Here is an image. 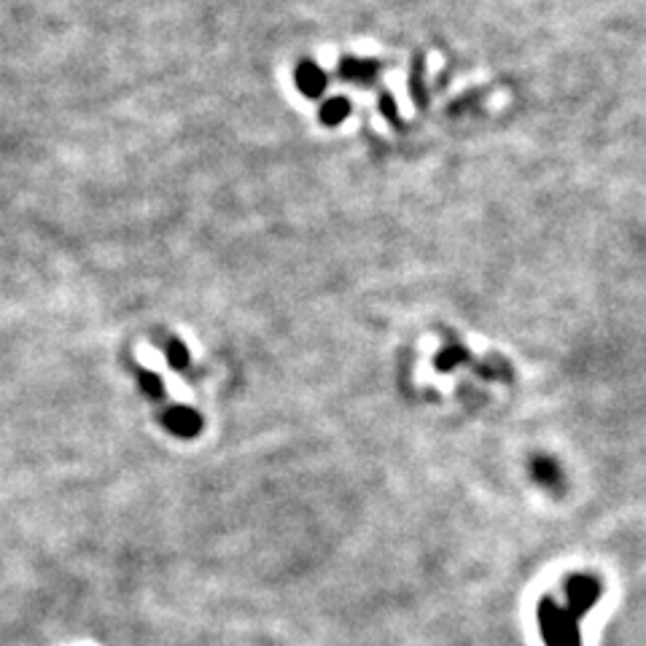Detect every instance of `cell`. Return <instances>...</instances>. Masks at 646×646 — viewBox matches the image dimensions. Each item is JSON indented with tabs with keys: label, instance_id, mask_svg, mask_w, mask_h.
Returning <instances> with one entry per match:
<instances>
[{
	"label": "cell",
	"instance_id": "1",
	"mask_svg": "<svg viewBox=\"0 0 646 646\" xmlns=\"http://www.w3.org/2000/svg\"><path fill=\"white\" fill-rule=\"evenodd\" d=\"M539 631L547 646H582L579 617L568 606H560L553 595H544L537 606Z\"/></svg>",
	"mask_w": 646,
	"mask_h": 646
},
{
	"label": "cell",
	"instance_id": "2",
	"mask_svg": "<svg viewBox=\"0 0 646 646\" xmlns=\"http://www.w3.org/2000/svg\"><path fill=\"white\" fill-rule=\"evenodd\" d=\"M600 593H604V584H600V579L593 577V573H571V577L566 579L568 609H571L579 620L598 604Z\"/></svg>",
	"mask_w": 646,
	"mask_h": 646
},
{
	"label": "cell",
	"instance_id": "3",
	"mask_svg": "<svg viewBox=\"0 0 646 646\" xmlns=\"http://www.w3.org/2000/svg\"><path fill=\"white\" fill-rule=\"evenodd\" d=\"M533 471H537V480L547 482V484H558V469H555L550 461H539L537 466H533Z\"/></svg>",
	"mask_w": 646,
	"mask_h": 646
}]
</instances>
